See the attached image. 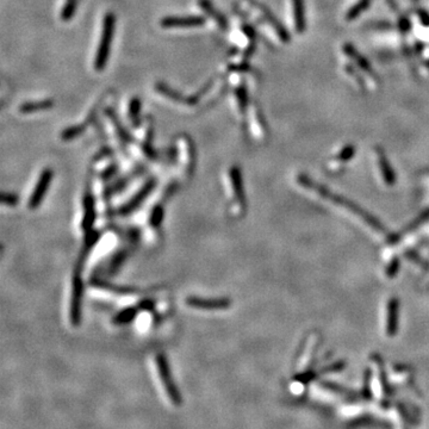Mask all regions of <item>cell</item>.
<instances>
[{"mask_svg":"<svg viewBox=\"0 0 429 429\" xmlns=\"http://www.w3.org/2000/svg\"><path fill=\"white\" fill-rule=\"evenodd\" d=\"M295 182L298 186V188L303 191L304 194H307L309 197L320 199L329 208H332L339 214L344 215L345 217L354 222L358 227L364 228L366 234L373 236L375 240H385L387 239V230H385L383 224L379 223L373 216L362 211V209L353 204V203L348 202L347 199L342 198L340 196L331 194V192H329V189L323 187L322 185L312 181L308 175L297 174L295 178Z\"/></svg>","mask_w":429,"mask_h":429,"instance_id":"1","label":"cell"},{"mask_svg":"<svg viewBox=\"0 0 429 429\" xmlns=\"http://www.w3.org/2000/svg\"><path fill=\"white\" fill-rule=\"evenodd\" d=\"M229 186L231 191V203L229 205V214L231 217L239 218L246 212V198L244 192L242 174L239 167H231L229 171Z\"/></svg>","mask_w":429,"mask_h":429,"instance_id":"2","label":"cell"},{"mask_svg":"<svg viewBox=\"0 0 429 429\" xmlns=\"http://www.w3.org/2000/svg\"><path fill=\"white\" fill-rule=\"evenodd\" d=\"M114 28H115L114 15L108 13V15L104 17V21H103L101 42H99L98 51L94 59V69L98 72L103 71L105 67L106 62H108L109 54H110V46H111V42H112V35H114Z\"/></svg>","mask_w":429,"mask_h":429,"instance_id":"3","label":"cell"},{"mask_svg":"<svg viewBox=\"0 0 429 429\" xmlns=\"http://www.w3.org/2000/svg\"><path fill=\"white\" fill-rule=\"evenodd\" d=\"M155 362H156V368H158L159 377H160V380L162 385H164L165 391L168 396L169 401H171L174 405L179 407V405H181L182 403V398L180 394H179L177 385L174 384V380H173L172 373L171 371H169L167 359H166L164 354H158L155 358Z\"/></svg>","mask_w":429,"mask_h":429,"instance_id":"4","label":"cell"},{"mask_svg":"<svg viewBox=\"0 0 429 429\" xmlns=\"http://www.w3.org/2000/svg\"><path fill=\"white\" fill-rule=\"evenodd\" d=\"M84 282L79 271H75L72 278L71 299H69V322L73 327H78L81 321V303Z\"/></svg>","mask_w":429,"mask_h":429,"instance_id":"5","label":"cell"},{"mask_svg":"<svg viewBox=\"0 0 429 429\" xmlns=\"http://www.w3.org/2000/svg\"><path fill=\"white\" fill-rule=\"evenodd\" d=\"M372 161H373V168L375 177L380 184L385 186V187H391L395 185L396 182V175L392 169L390 162H389L388 158L385 156L383 149L375 147L373 151L371 152Z\"/></svg>","mask_w":429,"mask_h":429,"instance_id":"6","label":"cell"},{"mask_svg":"<svg viewBox=\"0 0 429 429\" xmlns=\"http://www.w3.org/2000/svg\"><path fill=\"white\" fill-rule=\"evenodd\" d=\"M257 10L255 12L258 13L257 22L260 24L261 28H264L265 31H268V34L277 39L279 43H288L290 41V36H289L288 31L282 28L281 24L277 22V19H274L273 16L266 10L264 6L261 5H255Z\"/></svg>","mask_w":429,"mask_h":429,"instance_id":"7","label":"cell"},{"mask_svg":"<svg viewBox=\"0 0 429 429\" xmlns=\"http://www.w3.org/2000/svg\"><path fill=\"white\" fill-rule=\"evenodd\" d=\"M400 303L396 297H390L385 302L383 309V332L385 337L394 338L398 330V320H400Z\"/></svg>","mask_w":429,"mask_h":429,"instance_id":"8","label":"cell"},{"mask_svg":"<svg viewBox=\"0 0 429 429\" xmlns=\"http://www.w3.org/2000/svg\"><path fill=\"white\" fill-rule=\"evenodd\" d=\"M177 156L179 167L185 175L189 177L195 166V149L187 136H180L178 138Z\"/></svg>","mask_w":429,"mask_h":429,"instance_id":"9","label":"cell"},{"mask_svg":"<svg viewBox=\"0 0 429 429\" xmlns=\"http://www.w3.org/2000/svg\"><path fill=\"white\" fill-rule=\"evenodd\" d=\"M186 305L188 308L203 311H222L230 308L231 301L228 298H202L188 297L186 298Z\"/></svg>","mask_w":429,"mask_h":429,"instance_id":"10","label":"cell"},{"mask_svg":"<svg viewBox=\"0 0 429 429\" xmlns=\"http://www.w3.org/2000/svg\"><path fill=\"white\" fill-rule=\"evenodd\" d=\"M53 174H54V173H53L51 168H45L42 171L34 189H32V194L29 198L28 206L30 210H35L36 208H38V206L41 205L43 198H44L46 191H48L49 186L52 184Z\"/></svg>","mask_w":429,"mask_h":429,"instance_id":"11","label":"cell"},{"mask_svg":"<svg viewBox=\"0 0 429 429\" xmlns=\"http://www.w3.org/2000/svg\"><path fill=\"white\" fill-rule=\"evenodd\" d=\"M342 52H344L346 58L349 59L352 62H353V66L358 69V71H360L366 74L368 87H373V86H375V74L373 69L371 68L370 63H368L367 60L365 59L364 56L359 54L357 49L352 45H348V44L345 45L344 49H342Z\"/></svg>","mask_w":429,"mask_h":429,"instance_id":"12","label":"cell"},{"mask_svg":"<svg viewBox=\"0 0 429 429\" xmlns=\"http://www.w3.org/2000/svg\"><path fill=\"white\" fill-rule=\"evenodd\" d=\"M154 186H155L154 180H148V182H146V184L143 185L137 192H136L135 196H132V197L129 199V202H126L125 204H123L121 206V209L118 210V214L119 215L131 214L136 208H138V206L141 205L146 199H147L148 196L151 195V192L153 191V188H154Z\"/></svg>","mask_w":429,"mask_h":429,"instance_id":"13","label":"cell"},{"mask_svg":"<svg viewBox=\"0 0 429 429\" xmlns=\"http://www.w3.org/2000/svg\"><path fill=\"white\" fill-rule=\"evenodd\" d=\"M96 221V204L94 198L91 194L85 195L82 201V215L80 221V230L84 234H88L93 230V225Z\"/></svg>","mask_w":429,"mask_h":429,"instance_id":"14","label":"cell"},{"mask_svg":"<svg viewBox=\"0 0 429 429\" xmlns=\"http://www.w3.org/2000/svg\"><path fill=\"white\" fill-rule=\"evenodd\" d=\"M355 156V147L353 145H346L342 147L340 151L338 152V154L332 156L330 160L328 161L327 168L331 173H337L338 171H341L342 167L346 164H348Z\"/></svg>","mask_w":429,"mask_h":429,"instance_id":"15","label":"cell"},{"mask_svg":"<svg viewBox=\"0 0 429 429\" xmlns=\"http://www.w3.org/2000/svg\"><path fill=\"white\" fill-rule=\"evenodd\" d=\"M291 26L296 34H302L305 30V13L303 0H291L290 4Z\"/></svg>","mask_w":429,"mask_h":429,"instance_id":"16","label":"cell"},{"mask_svg":"<svg viewBox=\"0 0 429 429\" xmlns=\"http://www.w3.org/2000/svg\"><path fill=\"white\" fill-rule=\"evenodd\" d=\"M205 23V19L199 16H187V17H166L161 21V26L165 29L177 28H194L201 26Z\"/></svg>","mask_w":429,"mask_h":429,"instance_id":"17","label":"cell"},{"mask_svg":"<svg viewBox=\"0 0 429 429\" xmlns=\"http://www.w3.org/2000/svg\"><path fill=\"white\" fill-rule=\"evenodd\" d=\"M251 115H252L251 130L253 132V135L259 139H262L266 136V131H267L264 117H262V114L260 112V110L254 106V108L252 109Z\"/></svg>","mask_w":429,"mask_h":429,"instance_id":"18","label":"cell"},{"mask_svg":"<svg viewBox=\"0 0 429 429\" xmlns=\"http://www.w3.org/2000/svg\"><path fill=\"white\" fill-rule=\"evenodd\" d=\"M138 310L139 308L134 307V305H132V307H126L115 315L112 322H114V324L116 325H126L131 323V322H134V320L137 318Z\"/></svg>","mask_w":429,"mask_h":429,"instance_id":"19","label":"cell"},{"mask_svg":"<svg viewBox=\"0 0 429 429\" xmlns=\"http://www.w3.org/2000/svg\"><path fill=\"white\" fill-rule=\"evenodd\" d=\"M53 105H54V103H53L51 99H45V101L39 102H29L24 103V104L19 108V111H21L22 114H34V112L44 111V110L52 109Z\"/></svg>","mask_w":429,"mask_h":429,"instance_id":"20","label":"cell"},{"mask_svg":"<svg viewBox=\"0 0 429 429\" xmlns=\"http://www.w3.org/2000/svg\"><path fill=\"white\" fill-rule=\"evenodd\" d=\"M164 206L161 205H155L154 208H153V210L151 212V215H149V225L153 228L152 230H156V229L160 228V225L162 223V221H164Z\"/></svg>","mask_w":429,"mask_h":429,"instance_id":"21","label":"cell"},{"mask_svg":"<svg viewBox=\"0 0 429 429\" xmlns=\"http://www.w3.org/2000/svg\"><path fill=\"white\" fill-rule=\"evenodd\" d=\"M370 2H371V0H359L357 4H355L354 6H352V8L349 9L347 15H346V18H347V21H353V19L359 17V16H360L361 13L368 8V5H370Z\"/></svg>","mask_w":429,"mask_h":429,"instance_id":"22","label":"cell"},{"mask_svg":"<svg viewBox=\"0 0 429 429\" xmlns=\"http://www.w3.org/2000/svg\"><path fill=\"white\" fill-rule=\"evenodd\" d=\"M199 5H202L203 9H204L205 11L209 13V15H211L212 17L215 18L214 21L217 22L218 25H221L222 28H225L227 23H225V21H224V17L221 15V13H218V12L215 11V9L212 8L211 3H209L208 0H202V2H199Z\"/></svg>","mask_w":429,"mask_h":429,"instance_id":"23","label":"cell"},{"mask_svg":"<svg viewBox=\"0 0 429 429\" xmlns=\"http://www.w3.org/2000/svg\"><path fill=\"white\" fill-rule=\"evenodd\" d=\"M85 130V125H73L69 126L68 129H66V130H63L62 132V139H65V141H69V139H74L75 137H78V136H80L82 132Z\"/></svg>","mask_w":429,"mask_h":429,"instance_id":"24","label":"cell"},{"mask_svg":"<svg viewBox=\"0 0 429 429\" xmlns=\"http://www.w3.org/2000/svg\"><path fill=\"white\" fill-rule=\"evenodd\" d=\"M139 110H141V103H139L137 98H134L130 102V105H129V118H130L132 122H137Z\"/></svg>","mask_w":429,"mask_h":429,"instance_id":"25","label":"cell"},{"mask_svg":"<svg viewBox=\"0 0 429 429\" xmlns=\"http://www.w3.org/2000/svg\"><path fill=\"white\" fill-rule=\"evenodd\" d=\"M2 203L6 206H15L18 203V198L15 194H8V192H4L2 196Z\"/></svg>","mask_w":429,"mask_h":429,"instance_id":"26","label":"cell"},{"mask_svg":"<svg viewBox=\"0 0 429 429\" xmlns=\"http://www.w3.org/2000/svg\"><path fill=\"white\" fill-rule=\"evenodd\" d=\"M418 21H420L422 25L429 26V15H428V13L424 12V11L418 12Z\"/></svg>","mask_w":429,"mask_h":429,"instance_id":"27","label":"cell"},{"mask_svg":"<svg viewBox=\"0 0 429 429\" xmlns=\"http://www.w3.org/2000/svg\"><path fill=\"white\" fill-rule=\"evenodd\" d=\"M422 178H423V182L425 185H427V187L429 188V171H427L425 173H423V175H422Z\"/></svg>","mask_w":429,"mask_h":429,"instance_id":"28","label":"cell"}]
</instances>
